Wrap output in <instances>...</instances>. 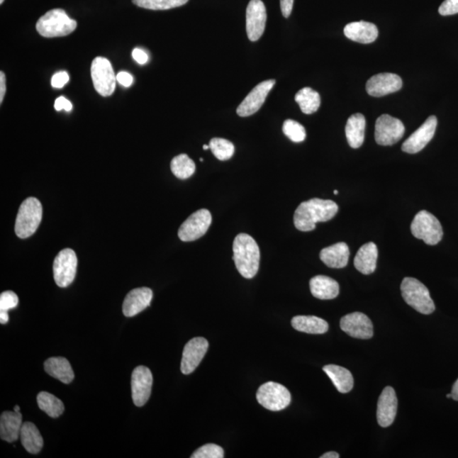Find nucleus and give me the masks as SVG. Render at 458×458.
<instances>
[{
	"instance_id": "nucleus-1",
	"label": "nucleus",
	"mask_w": 458,
	"mask_h": 458,
	"mask_svg": "<svg viewBox=\"0 0 458 458\" xmlns=\"http://www.w3.org/2000/svg\"><path fill=\"white\" fill-rule=\"evenodd\" d=\"M339 206L330 200L314 198L302 202L294 215V223L298 230L309 232L314 230L316 224L328 222L338 213Z\"/></svg>"
},
{
	"instance_id": "nucleus-2",
	"label": "nucleus",
	"mask_w": 458,
	"mask_h": 458,
	"mask_svg": "<svg viewBox=\"0 0 458 458\" xmlns=\"http://www.w3.org/2000/svg\"><path fill=\"white\" fill-rule=\"evenodd\" d=\"M233 261L238 271L245 279H253L260 266V249L253 238L240 233L233 241Z\"/></svg>"
},
{
	"instance_id": "nucleus-3",
	"label": "nucleus",
	"mask_w": 458,
	"mask_h": 458,
	"mask_svg": "<svg viewBox=\"0 0 458 458\" xmlns=\"http://www.w3.org/2000/svg\"><path fill=\"white\" fill-rule=\"evenodd\" d=\"M77 26V21L71 19L62 9H54L40 17L36 29L43 37L56 38L69 35L75 31Z\"/></svg>"
},
{
	"instance_id": "nucleus-4",
	"label": "nucleus",
	"mask_w": 458,
	"mask_h": 458,
	"mask_svg": "<svg viewBox=\"0 0 458 458\" xmlns=\"http://www.w3.org/2000/svg\"><path fill=\"white\" fill-rule=\"evenodd\" d=\"M43 207L37 198L30 197L20 206L16 220V235L21 239L32 236L42 221Z\"/></svg>"
},
{
	"instance_id": "nucleus-5",
	"label": "nucleus",
	"mask_w": 458,
	"mask_h": 458,
	"mask_svg": "<svg viewBox=\"0 0 458 458\" xmlns=\"http://www.w3.org/2000/svg\"><path fill=\"white\" fill-rule=\"evenodd\" d=\"M401 291L404 301L417 312L425 315L435 312V306L429 289L420 281L405 278L401 283Z\"/></svg>"
},
{
	"instance_id": "nucleus-6",
	"label": "nucleus",
	"mask_w": 458,
	"mask_h": 458,
	"mask_svg": "<svg viewBox=\"0 0 458 458\" xmlns=\"http://www.w3.org/2000/svg\"><path fill=\"white\" fill-rule=\"evenodd\" d=\"M413 235L425 241L429 245L440 243L443 237V229L439 220L427 211H421L415 216L411 225Z\"/></svg>"
},
{
	"instance_id": "nucleus-7",
	"label": "nucleus",
	"mask_w": 458,
	"mask_h": 458,
	"mask_svg": "<svg viewBox=\"0 0 458 458\" xmlns=\"http://www.w3.org/2000/svg\"><path fill=\"white\" fill-rule=\"evenodd\" d=\"M258 403L273 412L284 410L291 403V392L286 387L276 382L263 384L257 393Z\"/></svg>"
},
{
	"instance_id": "nucleus-8",
	"label": "nucleus",
	"mask_w": 458,
	"mask_h": 458,
	"mask_svg": "<svg viewBox=\"0 0 458 458\" xmlns=\"http://www.w3.org/2000/svg\"><path fill=\"white\" fill-rule=\"evenodd\" d=\"M91 77L94 87L99 94L103 97L113 94L118 81L109 60L95 58L91 65Z\"/></svg>"
},
{
	"instance_id": "nucleus-9",
	"label": "nucleus",
	"mask_w": 458,
	"mask_h": 458,
	"mask_svg": "<svg viewBox=\"0 0 458 458\" xmlns=\"http://www.w3.org/2000/svg\"><path fill=\"white\" fill-rule=\"evenodd\" d=\"M77 258L74 250L64 249L56 256L53 264L54 279L60 288L69 286L77 274Z\"/></svg>"
},
{
	"instance_id": "nucleus-10",
	"label": "nucleus",
	"mask_w": 458,
	"mask_h": 458,
	"mask_svg": "<svg viewBox=\"0 0 458 458\" xmlns=\"http://www.w3.org/2000/svg\"><path fill=\"white\" fill-rule=\"evenodd\" d=\"M404 133L403 122L390 115H382L376 121L375 140L379 145H395L403 137Z\"/></svg>"
},
{
	"instance_id": "nucleus-11",
	"label": "nucleus",
	"mask_w": 458,
	"mask_h": 458,
	"mask_svg": "<svg viewBox=\"0 0 458 458\" xmlns=\"http://www.w3.org/2000/svg\"><path fill=\"white\" fill-rule=\"evenodd\" d=\"M211 220L213 218L208 210L201 209L196 211L179 228V239L184 242L200 239L208 231Z\"/></svg>"
},
{
	"instance_id": "nucleus-12",
	"label": "nucleus",
	"mask_w": 458,
	"mask_h": 458,
	"mask_svg": "<svg viewBox=\"0 0 458 458\" xmlns=\"http://www.w3.org/2000/svg\"><path fill=\"white\" fill-rule=\"evenodd\" d=\"M153 376L148 367L138 366L132 374V398L137 407H143L149 401L152 390Z\"/></svg>"
},
{
	"instance_id": "nucleus-13",
	"label": "nucleus",
	"mask_w": 458,
	"mask_h": 458,
	"mask_svg": "<svg viewBox=\"0 0 458 458\" xmlns=\"http://www.w3.org/2000/svg\"><path fill=\"white\" fill-rule=\"evenodd\" d=\"M267 10L262 0H250L246 10V32L249 40L256 42L265 31Z\"/></svg>"
},
{
	"instance_id": "nucleus-14",
	"label": "nucleus",
	"mask_w": 458,
	"mask_h": 458,
	"mask_svg": "<svg viewBox=\"0 0 458 458\" xmlns=\"http://www.w3.org/2000/svg\"><path fill=\"white\" fill-rule=\"evenodd\" d=\"M208 348V341L202 337L190 340L185 345L183 352L182 362H181L182 373L185 375L192 374L200 365Z\"/></svg>"
},
{
	"instance_id": "nucleus-15",
	"label": "nucleus",
	"mask_w": 458,
	"mask_h": 458,
	"mask_svg": "<svg viewBox=\"0 0 458 458\" xmlns=\"http://www.w3.org/2000/svg\"><path fill=\"white\" fill-rule=\"evenodd\" d=\"M275 84L274 79H270L257 85L237 108V114L246 118L256 113L261 109Z\"/></svg>"
},
{
	"instance_id": "nucleus-16",
	"label": "nucleus",
	"mask_w": 458,
	"mask_h": 458,
	"mask_svg": "<svg viewBox=\"0 0 458 458\" xmlns=\"http://www.w3.org/2000/svg\"><path fill=\"white\" fill-rule=\"evenodd\" d=\"M340 328L353 338L369 340L374 336V326L369 317L362 313L345 315L341 318Z\"/></svg>"
},
{
	"instance_id": "nucleus-17",
	"label": "nucleus",
	"mask_w": 458,
	"mask_h": 458,
	"mask_svg": "<svg viewBox=\"0 0 458 458\" xmlns=\"http://www.w3.org/2000/svg\"><path fill=\"white\" fill-rule=\"evenodd\" d=\"M437 123L436 116H430L425 123L403 143L401 150L408 154L418 153L434 138Z\"/></svg>"
},
{
	"instance_id": "nucleus-18",
	"label": "nucleus",
	"mask_w": 458,
	"mask_h": 458,
	"mask_svg": "<svg viewBox=\"0 0 458 458\" xmlns=\"http://www.w3.org/2000/svg\"><path fill=\"white\" fill-rule=\"evenodd\" d=\"M403 88V80L394 73H379L367 81L366 90L374 97H383L399 91Z\"/></svg>"
},
{
	"instance_id": "nucleus-19",
	"label": "nucleus",
	"mask_w": 458,
	"mask_h": 458,
	"mask_svg": "<svg viewBox=\"0 0 458 458\" xmlns=\"http://www.w3.org/2000/svg\"><path fill=\"white\" fill-rule=\"evenodd\" d=\"M397 408H398V401L394 389L391 386L384 388L378 401L379 425L383 428L391 426L394 423Z\"/></svg>"
},
{
	"instance_id": "nucleus-20",
	"label": "nucleus",
	"mask_w": 458,
	"mask_h": 458,
	"mask_svg": "<svg viewBox=\"0 0 458 458\" xmlns=\"http://www.w3.org/2000/svg\"><path fill=\"white\" fill-rule=\"evenodd\" d=\"M153 292L150 288L143 287L133 289L125 298L123 311L125 316L132 318L144 311L152 301Z\"/></svg>"
},
{
	"instance_id": "nucleus-21",
	"label": "nucleus",
	"mask_w": 458,
	"mask_h": 458,
	"mask_svg": "<svg viewBox=\"0 0 458 458\" xmlns=\"http://www.w3.org/2000/svg\"><path fill=\"white\" fill-rule=\"evenodd\" d=\"M344 33L349 40L367 45L377 40L379 30L374 23L361 21L345 26Z\"/></svg>"
},
{
	"instance_id": "nucleus-22",
	"label": "nucleus",
	"mask_w": 458,
	"mask_h": 458,
	"mask_svg": "<svg viewBox=\"0 0 458 458\" xmlns=\"http://www.w3.org/2000/svg\"><path fill=\"white\" fill-rule=\"evenodd\" d=\"M21 412H4L0 418V436L4 442H15L18 440L23 427Z\"/></svg>"
},
{
	"instance_id": "nucleus-23",
	"label": "nucleus",
	"mask_w": 458,
	"mask_h": 458,
	"mask_svg": "<svg viewBox=\"0 0 458 458\" xmlns=\"http://www.w3.org/2000/svg\"><path fill=\"white\" fill-rule=\"evenodd\" d=\"M349 257L350 250L348 245L344 242L328 246L323 249L320 252L322 262L331 269H343L347 267Z\"/></svg>"
},
{
	"instance_id": "nucleus-24",
	"label": "nucleus",
	"mask_w": 458,
	"mask_h": 458,
	"mask_svg": "<svg viewBox=\"0 0 458 458\" xmlns=\"http://www.w3.org/2000/svg\"><path fill=\"white\" fill-rule=\"evenodd\" d=\"M310 289L314 297L320 300L335 299L340 294V285L330 277L318 275L310 280Z\"/></svg>"
},
{
	"instance_id": "nucleus-25",
	"label": "nucleus",
	"mask_w": 458,
	"mask_h": 458,
	"mask_svg": "<svg viewBox=\"0 0 458 458\" xmlns=\"http://www.w3.org/2000/svg\"><path fill=\"white\" fill-rule=\"evenodd\" d=\"M378 247L373 242L362 245L358 250L354 265L356 269L362 274L369 275L373 274L377 267Z\"/></svg>"
},
{
	"instance_id": "nucleus-26",
	"label": "nucleus",
	"mask_w": 458,
	"mask_h": 458,
	"mask_svg": "<svg viewBox=\"0 0 458 458\" xmlns=\"http://www.w3.org/2000/svg\"><path fill=\"white\" fill-rule=\"evenodd\" d=\"M366 119L361 113L350 116L345 126V135L348 144L353 149H358L364 144L365 138Z\"/></svg>"
},
{
	"instance_id": "nucleus-27",
	"label": "nucleus",
	"mask_w": 458,
	"mask_h": 458,
	"mask_svg": "<svg viewBox=\"0 0 458 458\" xmlns=\"http://www.w3.org/2000/svg\"><path fill=\"white\" fill-rule=\"evenodd\" d=\"M45 370L52 377L64 384H70L74 379V372L70 362L64 357H51L45 362Z\"/></svg>"
},
{
	"instance_id": "nucleus-28",
	"label": "nucleus",
	"mask_w": 458,
	"mask_h": 458,
	"mask_svg": "<svg viewBox=\"0 0 458 458\" xmlns=\"http://www.w3.org/2000/svg\"><path fill=\"white\" fill-rule=\"evenodd\" d=\"M323 371L332 380L339 392L348 393L354 386L353 376L348 369L337 365H327L323 367Z\"/></svg>"
},
{
	"instance_id": "nucleus-29",
	"label": "nucleus",
	"mask_w": 458,
	"mask_h": 458,
	"mask_svg": "<svg viewBox=\"0 0 458 458\" xmlns=\"http://www.w3.org/2000/svg\"><path fill=\"white\" fill-rule=\"evenodd\" d=\"M20 437L26 451L31 454H38L44 447V440H43L40 432L33 423L26 422L23 423Z\"/></svg>"
},
{
	"instance_id": "nucleus-30",
	"label": "nucleus",
	"mask_w": 458,
	"mask_h": 458,
	"mask_svg": "<svg viewBox=\"0 0 458 458\" xmlns=\"http://www.w3.org/2000/svg\"><path fill=\"white\" fill-rule=\"evenodd\" d=\"M294 328L306 334L323 335L328 330V323L315 316H296L291 320Z\"/></svg>"
},
{
	"instance_id": "nucleus-31",
	"label": "nucleus",
	"mask_w": 458,
	"mask_h": 458,
	"mask_svg": "<svg viewBox=\"0 0 458 458\" xmlns=\"http://www.w3.org/2000/svg\"><path fill=\"white\" fill-rule=\"evenodd\" d=\"M296 101L305 114H313L321 105L320 95L311 88H304L296 94Z\"/></svg>"
},
{
	"instance_id": "nucleus-32",
	"label": "nucleus",
	"mask_w": 458,
	"mask_h": 458,
	"mask_svg": "<svg viewBox=\"0 0 458 458\" xmlns=\"http://www.w3.org/2000/svg\"><path fill=\"white\" fill-rule=\"evenodd\" d=\"M38 407L51 418H58L64 412L62 401L49 392L42 391L37 396Z\"/></svg>"
},
{
	"instance_id": "nucleus-33",
	"label": "nucleus",
	"mask_w": 458,
	"mask_h": 458,
	"mask_svg": "<svg viewBox=\"0 0 458 458\" xmlns=\"http://www.w3.org/2000/svg\"><path fill=\"white\" fill-rule=\"evenodd\" d=\"M171 170L176 178L187 179L196 172V163L187 155L181 154L172 159Z\"/></svg>"
},
{
	"instance_id": "nucleus-34",
	"label": "nucleus",
	"mask_w": 458,
	"mask_h": 458,
	"mask_svg": "<svg viewBox=\"0 0 458 458\" xmlns=\"http://www.w3.org/2000/svg\"><path fill=\"white\" fill-rule=\"evenodd\" d=\"M135 6L147 10L166 11L184 6L189 0H132Z\"/></svg>"
},
{
	"instance_id": "nucleus-35",
	"label": "nucleus",
	"mask_w": 458,
	"mask_h": 458,
	"mask_svg": "<svg viewBox=\"0 0 458 458\" xmlns=\"http://www.w3.org/2000/svg\"><path fill=\"white\" fill-rule=\"evenodd\" d=\"M210 149L219 161H228L233 157L235 148L233 143L224 138H214L210 141Z\"/></svg>"
},
{
	"instance_id": "nucleus-36",
	"label": "nucleus",
	"mask_w": 458,
	"mask_h": 458,
	"mask_svg": "<svg viewBox=\"0 0 458 458\" xmlns=\"http://www.w3.org/2000/svg\"><path fill=\"white\" fill-rule=\"evenodd\" d=\"M283 132L285 136H287L293 142L301 143L306 140L305 128L296 121L291 119L285 121L283 125Z\"/></svg>"
},
{
	"instance_id": "nucleus-37",
	"label": "nucleus",
	"mask_w": 458,
	"mask_h": 458,
	"mask_svg": "<svg viewBox=\"0 0 458 458\" xmlns=\"http://www.w3.org/2000/svg\"><path fill=\"white\" fill-rule=\"evenodd\" d=\"M224 452L216 444H206L193 453L191 458H223Z\"/></svg>"
},
{
	"instance_id": "nucleus-38",
	"label": "nucleus",
	"mask_w": 458,
	"mask_h": 458,
	"mask_svg": "<svg viewBox=\"0 0 458 458\" xmlns=\"http://www.w3.org/2000/svg\"><path fill=\"white\" fill-rule=\"evenodd\" d=\"M18 296L15 292L4 291L0 295V311L8 312V311L14 309L18 305Z\"/></svg>"
},
{
	"instance_id": "nucleus-39",
	"label": "nucleus",
	"mask_w": 458,
	"mask_h": 458,
	"mask_svg": "<svg viewBox=\"0 0 458 458\" xmlns=\"http://www.w3.org/2000/svg\"><path fill=\"white\" fill-rule=\"evenodd\" d=\"M439 13L444 16L458 14V0H445L439 8Z\"/></svg>"
},
{
	"instance_id": "nucleus-40",
	"label": "nucleus",
	"mask_w": 458,
	"mask_h": 458,
	"mask_svg": "<svg viewBox=\"0 0 458 458\" xmlns=\"http://www.w3.org/2000/svg\"><path fill=\"white\" fill-rule=\"evenodd\" d=\"M69 80H70V77H69L67 72H57L53 76V77H52V87L55 89H62L68 83Z\"/></svg>"
},
{
	"instance_id": "nucleus-41",
	"label": "nucleus",
	"mask_w": 458,
	"mask_h": 458,
	"mask_svg": "<svg viewBox=\"0 0 458 458\" xmlns=\"http://www.w3.org/2000/svg\"><path fill=\"white\" fill-rule=\"evenodd\" d=\"M116 81H118L121 85H123V87L128 88L130 87L133 83V77L130 73L127 72H121L118 73V76H116Z\"/></svg>"
},
{
	"instance_id": "nucleus-42",
	"label": "nucleus",
	"mask_w": 458,
	"mask_h": 458,
	"mask_svg": "<svg viewBox=\"0 0 458 458\" xmlns=\"http://www.w3.org/2000/svg\"><path fill=\"white\" fill-rule=\"evenodd\" d=\"M55 109L57 111L65 110L69 112L72 110V105L67 99L62 96L56 99L55 102Z\"/></svg>"
},
{
	"instance_id": "nucleus-43",
	"label": "nucleus",
	"mask_w": 458,
	"mask_h": 458,
	"mask_svg": "<svg viewBox=\"0 0 458 458\" xmlns=\"http://www.w3.org/2000/svg\"><path fill=\"white\" fill-rule=\"evenodd\" d=\"M133 58L140 65H145L148 62L149 56L146 52L141 49H135L133 50Z\"/></svg>"
},
{
	"instance_id": "nucleus-44",
	"label": "nucleus",
	"mask_w": 458,
	"mask_h": 458,
	"mask_svg": "<svg viewBox=\"0 0 458 458\" xmlns=\"http://www.w3.org/2000/svg\"><path fill=\"white\" fill-rule=\"evenodd\" d=\"M294 0H280L281 11L285 18L291 15L293 10Z\"/></svg>"
},
{
	"instance_id": "nucleus-45",
	"label": "nucleus",
	"mask_w": 458,
	"mask_h": 458,
	"mask_svg": "<svg viewBox=\"0 0 458 458\" xmlns=\"http://www.w3.org/2000/svg\"><path fill=\"white\" fill-rule=\"evenodd\" d=\"M6 92V79L4 72H0V103H3Z\"/></svg>"
},
{
	"instance_id": "nucleus-46",
	"label": "nucleus",
	"mask_w": 458,
	"mask_h": 458,
	"mask_svg": "<svg viewBox=\"0 0 458 458\" xmlns=\"http://www.w3.org/2000/svg\"><path fill=\"white\" fill-rule=\"evenodd\" d=\"M451 394H452V399L458 401V379L457 380L455 384H453Z\"/></svg>"
},
{
	"instance_id": "nucleus-47",
	"label": "nucleus",
	"mask_w": 458,
	"mask_h": 458,
	"mask_svg": "<svg viewBox=\"0 0 458 458\" xmlns=\"http://www.w3.org/2000/svg\"><path fill=\"white\" fill-rule=\"evenodd\" d=\"M8 322H9L8 312H4V311H0V323H1V324H6Z\"/></svg>"
},
{
	"instance_id": "nucleus-48",
	"label": "nucleus",
	"mask_w": 458,
	"mask_h": 458,
	"mask_svg": "<svg viewBox=\"0 0 458 458\" xmlns=\"http://www.w3.org/2000/svg\"><path fill=\"white\" fill-rule=\"evenodd\" d=\"M320 457L321 458H340V455L337 452H330L325 453V454H323Z\"/></svg>"
},
{
	"instance_id": "nucleus-49",
	"label": "nucleus",
	"mask_w": 458,
	"mask_h": 458,
	"mask_svg": "<svg viewBox=\"0 0 458 458\" xmlns=\"http://www.w3.org/2000/svg\"><path fill=\"white\" fill-rule=\"evenodd\" d=\"M14 411H15V412H17V413L20 412V407H19V406H16V407H15V408H14Z\"/></svg>"
},
{
	"instance_id": "nucleus-50",
	"label": "nucleus",
	"mask_w": 458,
	"mask_h": 458,
	"mask_svg": "<svg viewBox=\"0 0 458 458\" xmlns=\"http://www.w3.org/2000/svg\"><path fill=\"white\" fill-rule=\"evenodd\" d=\"M209 149H210L209 145H203V150H209Z\"/></svg>"
},
{
	"instance_id": "nucleus-51",
	"label": "nucleus",
	"mask_w": 458,
	"mask_h": 458,
	"mask_svg": "<svg viewBox=\"0 0 458 458\" xmlns=\"http://www.w3.org/2000/svg\"><path fill=\"white\" fill-rule=\"evenodd\" d=\"M447 398H452V394H448V395L447 396Z\"/></svg>"
},
{
	"instance_id": "nucleus-52",
	"label": "nucleus",
	"mask_w": 458,
	"mask_h": 458,
	"mask_svg": "<svg viewBox=\"0 0 458 458\" xmlns=\"http://www.w3.org/2000/svg\"><path fill=\"white\" fill-rule=\"evenodd\" d=\"M334 194H339L338 190H335Z\"/></svg>"
},
{
	"instance_id": "nucleus-53",
	"label": "nucleus",
	"mask_w": 458,
	"mask_h": 458,
	"mask_svg": "<svg viewBox=\"0 0 458 458\" xmlns=\"http://www.w3.org/2000/svg\"><path fill=\"white\" fill-rule=\"evenodd\" d=\"M4 0H0V4H2L4 3Z\"/></svg>"
},
{
	"instance_id": "nucleus-54",
	"label": "nucleus",
	"mask_w": 458,
	"mask_h": 458,
	"mask_svg": "<svg viewBox=\"0 0 458 458\" xmlns=\"http://www.w3.org/2000/svg\"><path fill=\"white\" fill-rule=\"evenodd\" d=\"M200 161H201V162H203V161H204V160H203V158H201V159H200Z\"/></svg>"
}]
</instances>
